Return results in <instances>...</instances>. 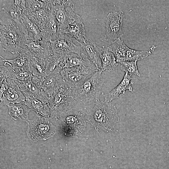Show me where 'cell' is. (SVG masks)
Listing matches in <instances>:
<instances>
[{"mask_svg":"<svg viewBox=\"0 0 169 169\" xmlns=\"http://www.w3.org/2000/svg\"><path fill=\"white\" fill-rule=\"evenodd\" d=\"M15 81L25 98H36L44 102H48L42 90L34 85L32 81L28 82Z\"/></svg>","mask_w":169,"mask_h":169,"instance_id":"ac0fdd59","label":"cell"},{"mask_svg":"<svg viewBox=\"0 0 169 169\" xmlns=\"http://www.w3.org/2000/svg\"><path fill=\"white\" fill-rule=\"evenodd\" d=\"M2 58L3 61H7L10 63L15 70H18V71L20 70L24 69L27 67L28 63V59L24 55L19 54L17 57L11 59H5Z\"/></svg>","mask_w":169,"mask_h":169,"instance_id":"f1b7e54d","label":"cell"},{"mask_svg":"<svg viewBox=\"0 0 169 169\" xmlns=\"http://www.w3.org/2000/svg\"><path fill=\"white\" fill-rule=\"evenodd\" d=\"M89 120L97 129L106 132L112 130L119 120L117 110L110 102L95 101V104L90 114Z\"/></svg>","mask_w":169,"mask_h":169,"instance_id":"7a4b0ae2","label":"cell"},{"mask_svg":"<svg viewBox=\"0 0 169 169\" xmlns=\"http://www.w3.org/2000/svg\"><path fill=\"white\" fill-rule=\"evenodd\" d=\"M45 77L33 75L32 82L37 87L42 90V85Z\"/></svg>","mask_w":169,"mask_h":169,"instance_id":"d6a6232c","label":"cell"},{"mask_svg":"<svg viewBox=\"0 0 169 169\" xmlns=\"http://www.w3.org/2000/svg\"><path fill=\"white\" fill-rule=\"evenodd\" d=\"M60 74L65 82L74 87L86 79L89 75L74 67L64 68L62 70Z\"/></svg>","mask_w":169,"mask_h":169,"instance_id":"d6986e66","label":"cell"},{"mask_svg":"<svg viewBox=\"0 0 169 169\" xmlns=\"http://www.w3.org/2000/svg\"><path fill=\"white\" fill-rule=\"evenodd\" d=\"M131 76L128 73H125L123 79L118 85L110 91L103 92L102 95L104 97V101L110 102L114 99H118L119 95L121 94H124L127 90L132 92L131 84L134 83L130 82L133 79Z\"/></svg>","mask_w":169,"mask_h":169,"instance_id":"5bb4252c","label":"cell"},{"mask_svg":"<svg viewBox=\"0 0 169 169\" xmlns=\"http://www.w3.org/2000/svg\"><path fill=\"white\" fill-rule=\"evenodd\" d=\"M0 11V49L19 54L25 39L21 27L6 13Z\"/></svg>","mask_w":169,"mask_h":169,"instance_id":"6da1fadb","label":"cell"},{"mask_svg":"<svg viewBox=\"0 0 169 169\" xmlns=\"http://www.w3.org/2000/svg\"><path fill=\"white\" fill-rule=\"evenodd\" d=\"M80 44L83 50V53L95 65L99 70H101V56L103 51L102 47L99 46L94 41L88 38L84 43Z\"/></svg>","mask_w":169,"mask_h":169,"instance_id":"4fadbf2b","label":"cell"},{"mask_svg":"<svg viewBox=\"0 0 169 169\" xmlns=\"http://www.w3.org/2000/svg\"><path fill=\"white\" fill-rule=\"evenodd\" d=\"M33 76V75L26 68L24 69L19 70L15 74L14 80L23 82L31 81Z\"/></svg>","mask_w":169,"mask_h":169,"instance_id":"1f68e13d","label":"cell"},{"mask_svg":"<svg viewBox=\"0 0 169 169\" xmlns=\"http://www.w3.org/2000/svg\"><path fill=\"white\" fill-rule=\"evenodd\" d=\"M58 27V34L64 31L76 20L78 15L74 12V4L72 0H52Z\"/></svg>","mask_w":169,"mask_h":169,"instance_id":"8992f818","label":"cell"},{"mask_svg":"<svg viewBox=\"0 0 169 169\" xmlns=\"http://www.w3.org/2000/svg\"><path fill=\"white\" fill-rule=\"evenodd\" d=\"M62 34L74 38L79 44L84 43L87 38L86 31L81 17L78 15L75 21L68 26Z\"/></svg>","mask_w":169,"mask_h":169,"instance_id":"9a60e30c","label":"cell"},{"mask_svg":"<svg viewBox=\"0 0 169 169\" xmlns=\"http://www.w3.org/2000/svg\"><path fill=\"white\" fill-rule=\"evenodd\" d=\"M71 38L65 34H59L55 39L50 41L53 52L55 54L64 55L73 53L79 54L81 46L75 44Z\"/></svg>","mask_w":169,"mask_h":169,"instance_id":"8fae6325","label":"cell"},{"mask_svg":"<svg viewBox=\"0 0 169 169\" xmlns=\"http://www.w3.org/2000/svg\"><path fill=\"white\" fill-rule=\"evenodd\" d=\"M137 62V60L121 62L120 63V68L122 71L131 75L135 74L140 77L141 75L138 69Z\"/></svg>","mask_w":169,"mask_h":169,"instance_id":"f546056e","label":"cell"},{"mask_svg":"<svg viewBox=\"0 0 169 169\" xmlns=\"http://www.w3.org/2000/svg\"><path fill=\"white\" fill-rule=\"evenodd\" d=\"M66 54H56L49 58L46 61L45 73L46 75L52 74L60 73L65 68Z\"/></svg>","mask_w":169,"mask_h":169,"instance_id":"44dd1931","label":"cell"},{"mask_svg":"<svg viewBox=\"0 0 169 169\" xmlns=\"http://www.w3.org/2000/svg\"><path fill=\"white\" fill-rule=\"evenodd\" d=\"M124 16L122 11L108 14L106 19V33L103 40L112 42L123 35L122 25Z\"/></svg>","mask_w":169,"mask_h":169,"instance_id":"9c48e42d","label":"cell"},{"mask_svg":"<svg viewBox=\"0 0 169 169\" xmlns=\"http://www.w3.org/2000/svg\"><path fill=\"white\" fill-rule=\"evenodd\" d=\"M108 47L109 51L114 54L117 62L125 61V53L128 47L123 40L118 38L112 42Z\"/></svg>","mask_w":169,"mask_h":169,"instance_id":"484cf974","label":"cell"},{"mask_svg":"<svg viewBox=\"0 0 169 169\" xmlns=\"http://www.w3.org/2000/svg\"><path fill=\"white\" fill-rule=\"evenodd\" d=\"M7 106L9 115L14 120L27 122L29 120V113L31 110L24 101L11 104Z\"/></svg>","mask_w":169,"mask_h":169,"instance_id":"ffe728a7","label":"cell"},{"mask_svg":"<svg viewBox=\"0 0 169 169\" xmlns=\"http://www.w3.org/2000/svg\"><path fill=\"white\" fill-rule=\"evenodd\" d=\"M26 2L24 0H1L0 10L6 13L20 26L27 8Z\"/></svg>","mask_w":169,"mask_h":169,"instance_id":"30bf717a","label":"cell"},{"mask_svg":"<svg viewBox=\"0 0 169 169\" xmlns=\"http://www.w3.org/2000/svg\"><path fill=\"white\" fill-rule=\"evenodd\" d=\"M52 0H50L47 6L32 12H25V15L42 32L51 12Z\"/></svg>","mask_w":169,"mask_h":169,"instance_id":"2e32d148","label":"cell"},{"mask_svg":"<svg viewBox=\"0 0 169 169\" xmlns=\"http://www.w3.org/2000/svg\"><path fill=\"white\" fill-rule=\"evenodd\" d=\"M20 27L25 39L36 41L45 40L38 28L25 15Z\"/></svg>","mask_w":169,"mask_h":169,"instance_id":"e0dca14e","label":"cell"},{"mask_svg":"<svg viewBox=\"0 0 169 169\" xmlns=\"http://www.w3.org/2000/svg\"><path fill=\"white\" fill-rule=\"evenodd\" d=\"M24 102L31 110L48 118L50 117V109L48 102L36 98H25Z\"/></svg>","mask_w":169,"mask_h":169,"instance_id":"603a6c76","label":"cell"},{"mask_svg":"<svg viewBox=\"0 0 169 169\" xmlns=\"http://www.w3.org/2000/svg\"><path fill=\"white\" fill-rule=\"evenodd\" d=\"M75 87L65 82L48 103L50 109V118L72 110L77 101L75 95Z\"/></svg>","mask_w":169,"mask_h":169,"instance_id":"277c9868","label":"cell"},{"mask_svg":"<svg viewBox=\"0 0 169 169\" xmlns=\"http://www.w3.org/2000/svg\"><path fill=\"white\" fill-rule=\"evenodd\" d=\"M101 56L102 71L111 72L114 71L118 64L114 54L109 50L108 46L102 47Z\"/></svg>","mask_w":169,"mask_h":169,"instance_id":"cb8c5ba5","label":"cell"},{"mask_svg":"<svg viewBox=\"0 0 169 169\" xmlns=\"http://www.w3.org/2000/svg\"><path fill=\"white\" fill-rule=\"evenodd\" d=\"M64 83L60 73L52 74L45 77L42 90L48 102L58 92Z\"/></svg>","mask_w":169,"mask_h":169,"instance_id":"7c38bea8","label":"cell"},{"mask_svg":"<svg viewBox=\"0 0 169 169\" xmlns=\"http://www.w3.org/2000/svg\"><path fill=\"white\" fill-rule=\"evenodd\" d=\"M101 70L95 72L90 78L85 79L75 87V95L77 101L85 103L99 99L102 95L104 79Z\"/></svg>","mask_w":169,"mask_h":169,"instance_id":"3957f363","label":"cell"},{"mask_svg":"<svg viewBox=\"0 0 169 169\" xmlns=\"http://www.w3.org/2000/svg\"><path fill=\"white\" fill-rule=\"evenodd\" d=\"M16 73L10 63L4 61L3 65L0 66V83L7 78L14 80Z\"/></svg>","mask_w":169,"mask_h":169,"instance_id":"83f0119b","label":"cell"},{"mask_svg":"<svg viewBox=\"0 0 169 169\" xmlns=\"http://www.w3.org/2000/svg\"><path fill=\"white\" fill-rule=\"evenodd\" d=\"M0 87L1 105L25 101V97L14 80L10 79L7 81L6 79L0 83Z\"/></svg>","mask_w":169,"mask_h":169,"instance_id":"ba28073f","label":"cell"},{"mask_svg":"<svg viewBox=\"0 0 169 169\" xmlns=\"http://www.w3.org/2000/svg\"><path fill=\"white\" fill-rule=\"evenodd\" d=\"M54 54L51 48L50 41L25 39L21 46L19 55L23 54L27 57H33L47 60Z\"/></svg>","mask_w":169,"mask_h":169,"instance_id":"52a82bcc","label":"cell"},{"mask_svg":"<svg viewBox=\"0 0 169 169\" xmlns=\"http://www.w3.org/2000/svg\"><path fill=\"white\" fill-rule=\"evenodd\" d=\"M58 31V27L55 13L52 7L51 12L42 31L44 39L47 41L55 39L59 35Z\"/></svg>","mask_w":169,"mask_h":169,"instance_id":"7402d4cb","label":"cell"},{"mask_svg":"<svg viewBox=\"0 0 169 169\" xmlns=\"http://www.w3.org/2000/svg\"><path fill=\"white\" fill-rule=\"evenodd\" d=\"M28 7L25 11L32 12L42 8L49 5L50 0H27Z\"/></svg>","mask_w":169,"mask_h":169,"instance_id":"4dcf8cb0","label":"cell"},{"mask_svg":"<svg viewBox=\"0 0 169 169\" xmlns=\"http://www.w3.org/2000/svg\"><path fill=\"white\" fill-rule=\"evenodd\" d=\"M27 58L28 60L27 69L33 75L46 76L45 69L47 60L33 57Z\"/></svg>","mask_w":169,"mask_h":169,"instance_id":"d4e9b609","label":"cell"},{"mask_svg":"<svg viewBox=\"0 0 169 169\" xmlns=\"http://www.w3.org/2000/svg\"><path fill=\"white\" fill-rule=\"evenodd\" d=\"M27 122V135L33 141L45 140L56 133L55 127L47 117L37 114L33 119Z\"/></svg>","mask_w":169,"mask_h":169,"instance_id":"5b68a950","label":"cell"},{"mask_svg":"<svg viewBox=\"0 0 169 169\" xmlns=\"http://www.w3.org/2000/svg\"><path fill=\"white\" fill-rule=\"evenodd\" d=\"M151 54L150 51H138L128 48L125 53V61L141 60Z\"/></svg>","mask_w":169,"mask_h":169,"instance_id":"4316f807","label":"cell"}]
</instances>
